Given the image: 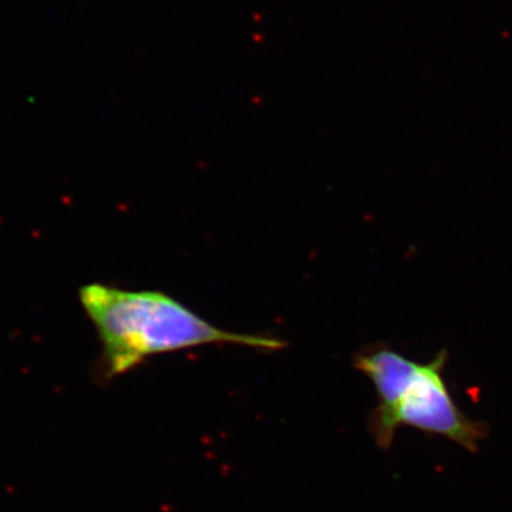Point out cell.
<instances>
[{"label":"cell","instance_id":"cell-1","mask_svg":"<svg viewBox=\"0 0 512 512\" xmlns=\"http://www.w3.org/2000/svg\"><path fill=\"white\" fill-rule=\"evenodd\" d=\"M80 301L99 332L109 376L123 375L150 356L212 343L265 350L285 346L279 339L217 328L163 292L93 284L82 288Z\"/></svg>","mask_w":512,"mask_h":512},{"label":"cell","instance_id":"cell-2","mask_svg":"<svg viewBox=\"0 0 512 512\" xmlns=\"http://www.w3.org/2000/svg\"><path fill=\"white\" fill-rule=\"evenodd\" d=\"M447 357L440 352L431 362L419 363L389 348L356 357L355 366L369 377L379 397L369 421L377 446L389 450L397 430L412 427L477 453L488 426L458 407L444 377Z\"/></svg>","mask_w":512,"mask_h":512}]
</instances>
